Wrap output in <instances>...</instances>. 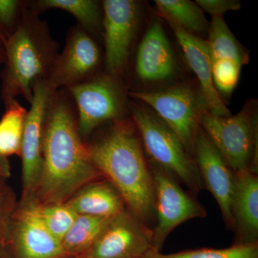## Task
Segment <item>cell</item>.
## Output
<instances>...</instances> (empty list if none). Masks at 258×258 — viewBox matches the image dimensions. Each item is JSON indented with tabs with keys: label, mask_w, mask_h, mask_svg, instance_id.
<instances>
[{
	"label": "cell",
	"mask_w": 258,
	"mask_h": 258,
	"mask_svg": "<svg viewBox=\"0 0 258 258\" xmlns=\"http://www.w3.org/2000/svg\"><path fill=\"white\" fill-rule=\"evenodd\" d=\"M74 101L66 89L55 91L47 109L41 174L35 192L40 204L64 203L101 177L78 128Z\"/></svg>",
	"instance_id": "cell-1"
},
{
	"label": "cell",
	"mask_w": 258,
	"mask_h": 258,
	"mask_svg": "<svg viewBox=\"0 0 258 258\" xmlns=\"http://www.w3.org/2000/svg\"><path fill=\"white\" fill-rule=\"evenodd\" d=\"M87 144L93 165L123 198L127 209L152 231L156 223L155 189L152 169L134 123L113 122Z\"/></svg>",
	"instance_id": "cell-2"
},
{
	"label": "cell",
	"mask_w": 258,
	"mask_h": 258,
	"mask_svg": "<svg viewBox=\"0 0 258 258\" xmlns=\"http://www.w3.org/2000/svg\"><path fill=\"white\" fill-rule=\"evenodd\" d=\"M59 45L48 25L28 7L15 33L5 42L6 60L1 73V96L5 106L23 96L29 103L34 84L46 81L59 54Z\"/></svg>",
	"instance_id": "cell-3"
},
{
	"label": "cell",
	"mask_w": 258,
	"mask_h": 258,
	"mask_svg": "<svg viewBox=\"0 0 258 258\" xmlns=\"http://www.w3.org/2000/svg\"><path fill=\"white\" fill-rule=\"evenodd\" d=\"M128 107L148 160L171 172L197 196L204 186L192 154L154 112L135 102Z\"/></svg>",
	"instance_id": "cell-4"
},
{
	"label": "cell",
	"mask_w": 258,
	"mask_h": 258,
	"mask_svg": "<svg viewBox=\"0 0 258 258\" xmlns=\"http://www.w3.org/2000/svg\"><path fill=\"white\" fill-rule=\"evenodd\" d=\"M200 126L234 172L249 170L257 174V118L252 106L227 117L205 110Z\"/></svg>",
	"instance_id": "cell-5"
},
{
	"label": "cell",
	"mask_w": 258,
	"mask_h": 258,
	"mask_svg": "<svg viewBox=\"0 0 258 258\" xmlns=\"http://www.w3.org/2000/svg\"><path fill=\"white\" fill-rule=\"evenodd\" d=\"M118 77L97 74L84 82L66 88L77 114L81 137H87L103 123L121 120L125 93Z\"/></svg>",
	"instance_id": "cell-6"
},
{
	"label": "cell",
	"mask_w": 258,
	"mask_h": 258,
	"mask_svg": "<svg viewBox=\"0 0 258 258\" xmlns=\"http://www.w3.org/2000/svg\"><path fill=\"white\" fill-rule=\"evenodd\" d=\"M155 189L156 223L152 230L153 249L160 251L177 226L195 218H205L207 210L196 196L186 191L171 172L149 161Z\"/></svg>",
	"instance_id": "cell-7"
},
{
	"label": "cell",
	"mask_w": 258,
	"mask_h": 258,
	"mask_svg": "<svg viewBox=\"0 0 258 258\" xmlns=\"http://www.w3.org/2000/svg\"><path fill=\"white\" fill-rule=\"evenodd\" d=\"M129 95L150 106L193 155L194 142L200 127V115L208 110L203 98L185 85L163 91L131 92Z\"/></svg>",
	"instance_id": "cell-8"
},
{
	"label": "cell",
	"mask_w": 258,
	"mask_h": 258,
	"mask_svg": "<svg viewBox=\"0 0 258 258\" xmlns=\"http://www.w3.org/2000/svg\"><path fill=\"white\" fill-rule=\"evenodd\" d=\"M101 61V50L94 37L77 25L68 32L63 50L45 81L54 91L66 89L98 74Z\"/></svg>",
	"instance_id": "cell-9"
},
{
	"label": "cell",
	"mask_w": 258,
	"mask_h": 258,
	"mask_svg": "<svg viewBox=\"0 0 258 258\" xmlns=\"http://www.w3.org/2000/svg\"><path fill=\"white\" fill-rule=\"evenodd\" d=\"M103 8L104 66L106 74L118 77L126 67L139 20V7L132 0H105Z\"/></svg>",
	"instance_id": "cell-10"
},
{
	"label": "cell",
	"mask_w": 258,
	"mask_h": 258,
	"mask_svg": "<svg viewBox=\"0 0 258 258\" xmlns=\"http://www.w3.org/2000/svg\"><path fill=\"white\" fill-rule=\"evenodd\" d=\"M153 249L152 231L128 209L113 217L86 258H141Z\"/></svg>",
	"instance_id": "cell-11"
},
{
	"label": "cell",
	"mask_w": 258,
	"mask_h": 258,
	"mask_svg": "<svg viewBox=\"0 0 258 258\" xmlns=\"http://www.w3.org/2000/svg\"><path fill=\"white\" fill-rule=\"evenodd\" d=\"M33 97L28 112L20 157L23 165L24 188L32 196L38 184L42 166V145L47 109L55 91L46 81H39L34 84Z\"/></svg>",
	"instance_id": "cell-12"
},
{
	"label": "cell",
	"mask_w": 258,
	"mask_h": 258,
	"mask_svg": "<svg viewBox=\"0 0 258 258\" xmlns=\"http://www.w3.org/2000/svg\"><path fill=\"white\" fill-rule=\"evenodd\" d=\"M193 157L204 189H208L216 200L226 227L232 230L231 204L235 186V172L200 126L194 142Z\"/></svg>",
	"instance_id": "cell-13"
},
{
	"label": "cell",
	"mask_w": 258,
	"mask_h": 258,
	"mask_svg": "<svg viewBox=\"0 0 258 258\" xmlns=\"http://www.w3.org/2000/svg\"><path fill=\"white\" fill-rule=\"evenodd\" d=\"M7 242L13 247L15 258L67 257L60 241L56 239L37 217L30 198L10 221Z\"/></svg>",
	"instance_id": "cell-14"
},
{
	"label": "cell",
	"mask_w": 258,
	"mask_h": 258,
	"mask_svg": "<svg viewBox=\"0 0 258 258\" xmlns=\"http://www.w3.org/2000/svg\"><path fill=\"white\" fill-rule=\"evenodd\" d=\"M169 23L182 47L190 69L192 70L200 82L207 109L218 116H230V112L220 98L212 79V59L208 42L174 24Z\"/></svg>",
	"instance_id": "cell-15"
},
{
	"label": "cell",
	"mask_w": 258,
	"mask_h": 258,
	"mask_svg": "<svg viewBox=\"0 0 258 258\" xmlns=\"http://www.w3.org/2000/svg\"><path fill=\"white\" fill-rule=\"evenodd\" d=\"M235 176L231 204L235 244H258V175L244 170Z\"/></svg>",
	"instance_id": "cell-16"
},
{
	"label": "cell",
	"mask_w": 258,
	"mask_h": 258,
	"mask_svg": "<svg viewBox=\"0 0 258 258\" xmlns=\"http://www.w3.org/2000/svg\"><path fill=\"white\" fill-rule=\"evenodd\" d=\"M136 72L146 82L169 79L175 71V60L170 42L159 21L153 22L139 45Z\"/></svg>",
	"instance_id": "cell-17"
},
{
	"label": "cell",
	"mask_w": 258,
	"mask_h": 258,
	"mask_svg": "<svg viewBox=\"0 0 258 258\" xmlns=\"http://www.w3.org/2000/svg\"><path fill=\"white\" fill-rule=\"evenodd\" d=\"M66 203L78 215L97 217H114L127 208L120 194L106 179L86 185Z\"/></svg>",
	"instance_id": "cell-18"
},
{
	"label": "cell",
	"mask_w": 258,
	"mask_h": 258,
	"mask_svg": "<svg viewBox=\"0 0 258 258\" xmlns=\"http://www.w3.org/2000/svg\"><path fill=\"white\" fill-rule=\"evenodd\" d=\"M28 7L38 14L50 9L67 12L93 37L103 30L102 3L96 0H38L28 2Z\"/></svg>",
	"instance_id": "cell-19"
},
{
	"label": "cell",
	"mask_w": 258,
	"mask_h": 258,
	"mask_svg": "<svg viewBox=\"0 0 258 258\" xmlns=\"http://www.w3.org/2000/svg\"><path fill=\"white\" fill-rule=\"evenodd\" d=\"M113 217L79 215L62 239V247L68 255L86 252L96 242Z\"/></svg>",
	"instance_id": "cell-20"
},
{
	"label": "cell",
	"mask_w": 258,
	"mask_h": 258,
	"mask_svg": "<svg viewBox=\"0 0 258 258\" xmlns=\"http://www.w3.org/2000/svg\"><path fill=\"white\" fill-rule=\"evenodd\" d=\"M155 4L169 23L191 35L198 36L208 32L210 24L196 3L189 0H157Z\"/></svg>",
	"instance_id": "cell-21"
},
{
	"label": "cell",
	"mask_w": 258,
	"mask_h": 258,
	"mask_svg": "<svg viewBox=\"0 0 258 258\" xmlns=\"http://www.w3.org/2000/svg\"><path fill=\"white\" fill-rule=\"evenodd\" d=\"M208 34L206 41L212 60L227 59L235 61L241 66L248 62V53L234 36L222 16L212 17Z\"/></svg>",
	"instance_id": "cell-22"
},
{
	"label": "cell",
	"mask_w": 258,
	"mask_h": 258,
	"mask_svg": "<svg viewBox=\"0 0 258 258\" xmlns=\"http://www.w3.org/2000/svg\"><path fill=\"white\" fill-rule=\"evenodd\" d=\"M28 112L17 100L5 106L0 120V157L20 155Z\"/></svg>",
	"instance_id": "cell-23"
},
{
	"label": "cell",
	"mask_w": 258,
	"mask_h": 258,
	"mask_svg": "<svg viewBox=\"0 0 258 258\" xmlns=\"http://www.w3.org/2000/svg\"><path fill=\"white\" fill-rule=\"evenodd\" d=\"M34 210L49 232L62 242L78 214L67 203L40 204L33 200Z\"/></svg>",
	"instance_id": "cell-24"
},
{
	"label": "cell",
	"mask_w": 258,
	"mask_h": 258,
	"mask_svg": "<svg viewBox=\"0 0 258 258\" xmlns=\"http://www.w3.org/2000/svg\"><path fill=\"white\" fill-rule=\"evenodd\" d=\"M141 258H258V244H235L228 248H202L172 254L152 249Z\"/></svg>",
	"instance_id": "cell-25"
},
{
	"label": "cell",
	"mask_w": 258,
	"mask_h": 258,
	"mask_svg": "<svg viewBox=\"0 0 258 258\" xmlns=\"http://www.w3.org/2000/svg\"><path fill=\"white\" fill-rule=\"evenodd\" d=\"M28 4L21 0H0V38L5 43L18 29Z\"/></svg>",
	"instance_id": "cell-26"
},
{
	"label": "cell",
	"mask_w": 258,
	"mask_h": 258,
	"mask_svg": "<svg viewBox=\"0 0 258 258\" xmlns=\"http://www.w3.org/2000/svg\"><path fill=\"white\" fill-rule=\"evenodd\" d=\"M241 67L240 64L232 60H212V79L217 91L225 94L232 93L238 83Z\"/></svg>",
	"instance_id": "cell-27"
},
{
	"label": "cell",
	"mask_w": 258,
	"mask_h": 258,
	"mask_svg": "<svg viewBox=\"0 0 258 258\" xmlns=\"http://www.w3.org/2000/svg\"><path fill=\"white\" fill-rule=\"evenodd\" d=\"M13 213L14 198L13 193L4 182H0V246H4L7 242Z\"/></svg>",
	"instance_id": "cell-28"
},
{
	"label": "cell",
	"mask_w": 258,
	"mask_h": 258,
	"mask_svg": "<svg viewBox=\"0 0 258 258\" xmlns=\"http://www.w3.org/2000/svg\"><path fill=\"white\" fill-rule=\"evenodd\" d=\"M196 4L212 17L222 16L229 11L240 10V2L236 0H198Z\"/></svg>",
	"instance_id": "cell-29"
},
{
	"label": "cell",
	"mask_w": 258,
	"mask_h": 258,
	"mask_svg": "<svg viewBox=\"0 0 258 258\" xmlns=\"http://www.w3.org/2000/svg\"><path fill=\"white\" fill-rule=\"evenodd\" d=\"M10 176V162L7 158L0 157V182H4Z\"/></svg>",
	"instance_id": "cell-30"
},
{
	"label": "cell",
	"mask_w": 258,
	"mask_h": 258,
	"mask_svg": "<svg viewBox=\"0 0 258 258\" xmlns=\"http://www.w3.org/2000/svg\"><path fill=\"white\" fill-rule=\"evenodd\" d=\"M6 60V48L5 42L0 38V64L5 63Z\"/></svg>",
	"instance_id": "cell-31"
},
{
	"label": "cell",
	"mask_w": 258,
	"mask_h": 258,
	"mask_svg": "<svg viewBox=\"0 0 258 258\" xmlns=\"http://www.w3.org/2000/svg\"><path fill=\"white\" fill-rule=\"evenodd\" d=\"M0 258H12L10 257V254L7 252L4 248V246L0 247Z\"/></svg>",
	"instance_id": "cell-32"
},
{
	"label": "cell",
	"mask_w": 258,
	"mask_h": 258,
	"mask_svg": "<svg viewBox=\"0 0 258 258\" xmlns=\"http://www.w3.org/2000/svg\"><path fill=\"white\" fill-rule=\"evenodd\" d=\"M0 247H2V246H0Z\"/></svg>",
	"instance_id": "cell-33"
}]
</instances>
